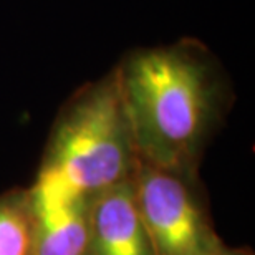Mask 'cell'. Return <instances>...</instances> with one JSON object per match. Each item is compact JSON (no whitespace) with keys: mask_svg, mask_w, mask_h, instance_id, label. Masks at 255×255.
Segmentation results:
<instances>
[{"mask_svg":"<svg viewBox=\"0 0 255 255\" xmlns=\"http://www.w3.org/2000/svg\"><path fill=\"white\" fill-rule=\"evenodd\" d=\"M113 70L139 161L197 174L236 98L217 55L186 37L128 50Z\"/></svg>","mask_w":255,"mask_h":255,"instance_id":"6da1fadb","label":"cell"},{"mask_svg":"<svg viewBox=\"0 0 255 255\" xmlns=\"http://www.w3.org/2000/svg\"><path fill=\"white\" fill-rule=\"evenodd\" d=\"M137 162L131 125L111 68L81 85L62 105L30 187L53 197L91 199L132 179Z\"/></svg>","mask_w":255,"mask_h":255,"instance_id":"7a4b0ae2","label":"cell"},{"mask_svg":"<svg viewBox=\"0 0 255 255\" xmlns=\"http://www.w3.org/2000/svg\"><path fill=\"white\" fill-rule=\"evenodd\" d=\"M134 189L156 255H204L224 242L199 172L162 169L139 161Z\"/></svg>","mask_w":255,"mask_h":255,"instance_id":"3957f363","label":"cell"},{"mask_svg":"<svg viewBox=\"0 0 255 255\" xmlns=\"http://www.w3.org/2000/svg\"><path fill=\"white\" fill-rule=\"evenodd\" d=\"M86 255H156L137 207L134 177L90 199Z\"/></svg>","mask_w":255,"mask_h":255,"instance_id":"277c9868","label":"cell"},{"mask_svg":"<svg viewBox=\"0 0 255 255\" xmlns=\"http://www.w3.org/2000/svg\"><path fill=\"white\" fill-rule=\"evenodd\" d=\"M38 255H86L90 199H62L30 189Z\"/></svg>","mask_w":255,"mask_h":255,"instance_id":"5b68a950","label":"cell"},{"mask_svg":"<svg viewBox=\"0 0 255 255\" xmlns=\"http://www.w3.org/2000/svg\"><path fill=\"white\" fill-rule=\"evenodd\" d=\"M0 255H38L37 216L28 187L0 192Z\"/></svg>","mask_w":255,"mask_h":255,"instance_id":"8992f818","label":"cell"},{"mask_svg":"<svg viewBox=\"0 0 255 255\" xmlns=\"http://www.w3.org/2000/svg\"><path fill=\"white\" fill-rule=\"evenodd\" d=\"M204 255H254V252L247 247H229L226 244H221L216 249H212L211 252Z\"/></svg>","mask_w":255,"mask_h":255,"instance_id":"52a82bcc","label":"cell"}]
</instances>
